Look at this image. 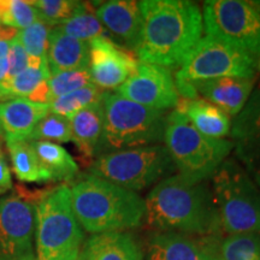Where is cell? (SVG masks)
<instances>
[{
    "label": "cell",
    "mask_w": 260,
    "mask_h": 260,
    "mask_svg": "<svg viewBox=\"0 0 260 260\" xmlns=\"http://www.w3.org/2000/svg\"><path fill=\"white\" fill-rule=\"evenodd\" d=\"M144 27L139 50L141 63L181 67L204 31L199 5L188 0L139 2Z\"/></svg>",
    "instance_id": "6da1fadb"
},
{
    "label": "cell",
    "mask_w": 260,
    "mask_h": 260,
    "mask_svg": "<svg viewBox=\"0 0 260 260\" xmlns=\"http://www.w3.org/2000/svg\"><path fill=\"white\" fill-rule=\"evenodd\" d=\"M145 205L146 222L157 233L217 236L222 230L206 181L193 182L180 174L172 175L149 191Z\"/></svg>",
    "instance_id": "7a4b0ae2"
},
{
    "label": "cell",
    "mask_w": 260,
    "mask_h": 260,
    "mask_svg": "<svg viewBox=\"0 0 260 260\" xmlns=\"http://www.w3.org/2000/svg\"><path fill=\"white\" fill-rule=\"evenodd\" d=\"M70 201L81 228L93 235L133 229L146 213L138 193L89 174L70 187Z\"/></svg>",
    "instance_id": "3957f363"
},
{
    "label": "cell",
    "mask_w": 260,
    "mask_h": 260,
    "mask_svg": "<svg viewBox=\"0 0 260 260\" xmlns=\"http://www.w3.org/2000/svg\"><path fill=\"white\" fill-rule=\"evenodd\" d=\"M104 130L96 147L95 158L110 152L164 141L168 113L125 99L117 93L103 95Z\"/></svg>",
    "instance_id": "277c9868"
},
{
    "label": "cell",
    "mask_w": 260,
    "mask_h": 260,
    "mask_svg": "<svg viewBox=\"0 0 260 260\" xmlns=\"http://www.w3.org/2000/svg\"><path fill=\"white\" fill-rule=\"evenodd\" d=\"M162 142L178 174L193 182L212 177L234 148L230 140L201 134L177 110L168 113Z\"/></svg>",
    "instance_id": "5b68a950"
},
{
    "label": "cell",
    "mask_w": 260,
    "mask_h": 260,
    "mask_svg": "<svg viewBox=\"0 0 260 260\" xmlns=\"http://www.w3.org/2000/svg\"><path fill=\"white\" fill-rule=\"evenodd\" d=\"M38 260H76L83 243L67 184L50 189L35 207Z\"/></svg>",
    "instance_id": "8992f818"
},
{
    "label": "cell",
    "mask_w": 260,
    "mask_h": 260,
    "mask_svg": "<svg viewBox=\"0 0 260 260\" xmlns=\"http://www.w3.org/2000/svg\"><path fill=\"white\" fill-rule=\"evenodd\" d=\"M222 229L229 235L260 233V188L235 159H225L212 177Z\"/></svg>",
    "instance_id": "52a82bcc"
},
{
    "label": "cell",
    "mask_w": 260,
    "mask_h": 260,
    "mask_svg": "<svg viewBox=\"0 0 260 260\" xmlns=\"http://www.w3.org/2000/svg\"><path fill=\"white\" fill-rule=\"evenodd\" d=\"M175 171L176 167L161 144L110 152L96 157L88 167L89 175L135 193L158 184Z\"/></svg>",
    "instance_id": "ba28073f"
},
{
    "label": "cell",
    "mask_w": 260,
    "mask_h": 260,
    "mask_svg": "<svg viewBox=\"0 0 260 260\" xmlns=\"http://www.w3.org/2000/svg\"><path fill=\"white\" fill-rule=\"evenodd\" d=\"M258 61L252 54L207 35L200 39L182 61L175 82H197L220 77L254 79Z\"/></svg>",
    "instance_id": "9c48e42d"
},
{
    "label": "cell",
    "mask_w": 260,
    "mask_h": 260,
    "mask_svg": "<svg viewBox=\"0 0 260 260\" xmlns=\"http://www.w3.org/2000/svg\"><path fill=\"white\" fill-rule=\"evenodd\" d=\"M203 21L209 37L260 59V15L248 2H205Z\"/></svg>",
    "instance_id": "30bf717a"
},
{
    "label": "cell",
    "mask_w": 260,
    "mask_h": 260,
    "mask_svg": "<svg viewBox=\"0 0 260 260\" xmlns=\"http://www.w3.org/2000/svg\"><path fill=\"white\" fill-rule=\"evenodd\" d=\"M35 204L19 194L0 198V260H32Z\"/></svg>",
    "instance_id": "8fae6325"
},
{
    "label": "cell",
    "mask_w": 260,
    "mask_h": 260,
    "mask_svg": "<svg viewBox=\"0 0 260 260\" xmlns=\"http://www.w3.org/2000/svg\"><path fill=\"white\" fill-rule=\"evenodd\" d=\"M116 90L125 99L160 111L175 109L180 102L174 76L161 65L140 63L136 73Z\"/></svg>",
    "instance_id": "7c38bea8"
},
{
    "label": "cell",
    "mask_w": 260,
    "mask_h": 260,
    "mask_svg": "<svg viewBox=\"0 0 260 260\" xmlns=\"http://www.w3.org/2000/svg\"><path fill=\"white\" fill-rule=\"evenodd\" d=\"M138 67V60L110 38H96L89 42V71L98 88H119Z\"/></svg>",
    "instance_id": "4fadbf2b"
},
{
    "label": "cell",
    "mask_w": 260,
    "mask_h": 260,
    "mask_svg": "<svg viewBox=\"0 0 260 260\" xmlns=\"http://www.w3.org/2000/svg\"><path fill=\"white\" fill-rule=\"evenodd\" d=\"M237 159L260 188V88L252 92L230 129Z\"/></svg>",
    "instance_id": "5bb4252c"
},
{
    "label": "cell",
    "mask_w": 260,
    "mask_h": 260,
    "mask_svg": "<svg viewBox=\"0 0 260 260\" xmlns=\"http://www.w3.org/2000/svg\"><path fill=\"white\" fill-rule=\"evenodd\" d=\"M218 236L154 233L148 242V260H220Z\"/></svg>",
    "instance_id": "9a60e30c"
},
{
    "label": "cell",
    "mask_w": 260,
    "mask_h": 260,
    "mask_svg": "<svg viewBox=\"0 0 260 260\" xmlns=\"http://www.w3.org/2000/svg\"><path fill=\"white\" fill-rule=\"evenodd\" d=\"M95 16L113 37L130 51L139 50L142 39V19L139 2L111 0L96 9Z\"/></svg>",
    "instance_id": "2e32d148"
},
{
    "label": "cell",
    "mask_w": 260,
    "mask_h": 260,
    "mask_svg": "<svg viewBox=\"0 0 260 260\" xmlns=\"http://www.w3.org/2000/svg\"><path fill=\"white\" fill-rule=\"evenodd\" d=\"M197 96L218 106L229 116H237L249 99L254 86V79H220L188 82Z\"/></svg>",
    "instance_id": "e0dca14e"
},
{
    "label": "cell",
    "mask_w": 260,
    "mask_h": 260,
    "mask_svg": "<svg viewBox=\"0 0 260 260\" xmlns=\"http://www.w3.org/2000/svg\"><path fill=\"white\" fill-rule=\"evenodd\" d=\"M50 113V105L29 102L25 98L0 102V124L5 140H28L38 123Z\"/></svg>",
    "instance_id": "ac0fdd59"
},
{
    "label": "cell",
    "mask_w": 260,
    "mask_h": 260,
    "mask_svg": "<svg viewBox=\"0 0 260 260\" xmlns=\"http://www.w3.org/2000/svg\"><path fill=\"white\" fill-rule=\"evenodd\" d=\"M81 260H144V251L132 234L112 232L95 234L84 242Z\"/></svg>",
    "instance_id": "d6986e66"
},
{
    "label": "cell",
    "mask_w": 260,
    "mask_h": 260,
    "mask_svg": "<svg viewBox=\"0 0 260 260\" xmlns=\"http://www.w3.org/2000/svg\"><path fill=\"white\" fill-rule=\"evenodd\" d=\"M46 60L51 76L58 73L89 68V42L64 34L58 27L48 35Z\"/></svg>",
    "instance_id": "ffe728a7"
},
{
    "label": "cell",
    "mask_w": 260,
    "mask_h": 260,
    "mask_svg": "<svg viewBox=\"0 0 260 260\" xmlns=\"http://www.w3.org/2000/svg\"><path fill=\"white\" fill-rule=\"evenodd\" d=\"M71 141L76 145L83 160H94L104 130L103 102L93 104L69 118Z\"/></svg>",
    "instance_id": "44dd1931"
},
{
    "label": "cell",
    "mask_w": 260,
    "mask_h": 260,
    "mask_svg": "<svg viewBox=\"0 0 260 260\" xmlns=\"http://www.w3.org/2000/svg\"><path fill=\"white\" fill-rule=\"evenodd\" d=\"M175 110L184 113L193 126L201 134L214 139H223L230 133V116L207 100L180 99Z\"/></svg>",
    "instance_id": "7402d4cb"
},
{
    "label": "cell",
    "mask_w": 260,
    "mask_h": 260,
    "mask_svg": "<svg viewBox=\"0 0 260 260\" xmlns=\"http://www.w3.org/2000/svg\"><path fill=\"white\" fill-rule=\"evenodd\" d=\"M30 142L51 181H70L79 174V165L60 145L47 141Z\"/></svg>",
    "instance_id": "603a6c76"
},
{
    "label": "cell",
    "mask_w": 260,
    "mask_h": 260,
    "mask_svg": "<svg viewBox=\"0 0 260 260\" xmlns=\"http://www.w3.org/2000/svg\"><path fill=\"white\" fill-rule=\"evenodd\" d=\"M6 145L11 158L12 170L18 181L27 183L51 181L47 172L40 165L38 155L29 140H8Z\"/></svg>",
    "instance_id": "cb8c5ba5"
},
{
    "label": "cell",
    "mask_w": 260,
    "mask_h": 260,
    "mask_svg": "<svg viewBox=\"0 0 260 260\" xmlns=\"http://www.w3.org/2000/svg\"><path fill=\"white\" fill-rule=\"evenodd\" d=\"M57 27L64 34L84 42H90L96 38H109L106 35L105 28L95 14L89 12L87 6L82 3L69 19Z\"/></svg>",
    "instance_id": "d4e9b609"
},
{
    "label": "cell",
    "mask_w": 260,
    "mask_h": 260,
    "mask_svg": "<svg viewBox=\"0 0 260 260\" xmlns=\"http://www.w3.org/2000/svg\"><path fill=\"white\" fill-rule=\"evenodd\" d=\"M104 90L98 88L95 84L83 87L69 94L56 98L50 103V112L70 118L75 113L86 109L93 104L100 103L103 100Z\"/></svg>",
    "instance_id": "484cf974"
},
{
    "label": "cell",
    "mask_w": 260,
    "mask_h": 260,
    "mask_svg": "<svg viewBox=\"0 0 260 260\" xmlns=\"http://www.w3.org/2000/svg\"><path fill=\"white\" fill-rule=\"evenodd\" d=\"M47 64L28 65L17 76L2 86V94L5 100L14 98H27L42 81L50 79Z\"/></svg>",
    "instance_id": "4316f807"
},
{
    "label": "cell",
    "mask_w": 260,
    "mask_h": 260,
    "mask_svg": "<svg viewBox=\"0 0 260 260\" xmlns=\"http://www.w3.org/2000/svg\"><path fill=\"white\" fill-rule=\"evenodd\" d=\"M220 260H260V233L229 235L219 243Z\"/></svg>",
    "instance_id": "83f0119b"
},
{
    "label": "cell",
    "mask_w": 260,
    "mask_h": 260,
    "mask_svg": "<svg viewBox=\"0 0 260 260\" xmlns=\"http://www.w3.org/2000/svg\"><path fill=\"white\" fill-rule=\"evenodd\" d=\"M39 19L40 17L31 2L0 0V24L22 30Z\"/></svg>",
    "instance_id": "f1b7e54d"
},
{
    "label": "cell",
    "mask_w": 260,
    "mask_h": 260,
    "mask_svg": "<svg viewBox=\"0 0 260 260\" xmlns=\"http://www.w3.org/2000/svg\"><path fill=\"white\" fill-rule=\"evenodd\" d=\"M29 141H47L53 144H67L71 141L70 121L67 117L48 113L29 136Z\"/></svg>",
    "instance_id": "f546056e"
},
{
    "label": "cell",
    "mask_w": 260,
    "mask_h": 260,
    "mask_svg": "<svg viewBox=\"0 0 260 260\" xmlns=\"http://www.w3.org/2000/svg\"><path fill=\"white\" fill-rule=\"evenodd\" d=\"M31 3L41 21L52 28L69 19L81 5L80 2L74 0H38Z\"/></svg>",
    "instance_id": "4dcf8cb0"
},
{
    "label": "cell",
    "mask_w": 260,
    "mask_h": 260,
    "mask_svg": "<svg viewBox=\"0 0 260 260\" xmlns=\"http://www.w3.org/2000/svg\"><path fill=\"white\" fill-rule=\"evenodd\" d=\"M92 76H90L89 68L87 69L69 70L52 75L48 79L50 84L52 100L59 98L65 94H69L75 90L83 88V87L92 84Z\"/></svg>",
    "instance_id": "1f68e13d"
},
{
    "label": "cell",
    "mask_w": 260,
    "mask_h": 260,
    "mask_svg": "<svg viewBox=\"0 0 260 260\" xmlns=\"http://www.w3.org/2000/svg\"><path fill=\"white\" fill-rule=\"evenodd\" d=\"M51 29L52 27L39 19L28 28L18 30L17 37L28 57L46 58L47 41Z\"/></svg>",
    "instance_id": "d6a6232c"
},
{
    "label": "cell",
    "mask_w": 260,
    "mask_h": 260,
    "mask_svg": "<svg viewBox=\"0 0 260 260\" xmlns=\"http://www.w3.org/2000/svg\"><path fill=\"white\" fill-rule=\"evenodd\" d=\"M8 63L9 69L8 74H6L4 83L9 82L10 80L14 79L15 76H17L19 73H22V71L28 67V54L23 46H22L17 35H16L11 41H9Z\"/></svg>",
    "instance_id": "836d02e7"
},
{
    "label": "cell",
    "mask_w": 260,
    "mask_h": 260,
    "mask_svg": "<svg viewBox=\"0 0 260 260\" xmlns=\"http://www.w3.org/2000/svg\"><path fill=\"white\" fill-rule=\"evenodd\" d=\"M29 102L37 103V104H47L50 105L52 102V95H51V89L50 84H48V80L42 81L39 86L35 88L29 95L25 98Z\"/></svg>",
    "instance_id": "e575fe53"
},
{
    "label": "cell",
    "mask_w": 260,
    "mask_h": 260,
    "mask_svg": "<svg viewBox=\"0 0 260 260\" xmlns=\"http://www.w3.org/2000/svg\"><path fill=\"white\" fill-rule=\"evenodd\" d=\"M12 188V178L6 157L0 147V195L6 193Z\"/></svg>",
    "instance_id": "d590c367"
},
{
    "label": "cell",
    "mask_w": 260,
    "mask_h": 260,
    "mask_svg": "<svg viewBox=\"0 0 260 260\" xmlns=\"http://www.w3.org/2000/svg\"><path fill=\"white\" fill-rule=\"evenodd\" d=\"M8 54H9V42L0 40V102H4V98L2 94V86L4 83L6 74H8L9 63H8Z\"/></svg>",
    "instance_id": "8d00e7d4"
},
{
    "label": "cell",
    "mask_w": 260,
    "mask_h": 260,
    "mask_svg": "<svg viewBox=\"0 0 260 260\" xmlns=\"http://www.w3.org/2000/svg\"><path fill=\"white\" fill-rule=\"evenodd\" d=\"M5 141V134L4 130L2 128V124H0V147H2V144Z\"/></svg>",
    "instance_id": "74e56055"
},
{
    "label": "cell",
    "mask_w": 260,
    "mask_h": 260,
    "mask_svg": "<svg viewBox=\"0 0 260 260\" xmlns=\"http://www.w3.org/2000/svg\"><path fill=\"white\" fill-rule=\"evenodd\" d=\"M258 67H259V69H260V59H259V61H258Z\"/></svg>",
    "instance_id": "f35d334b"
},
{
    "label": "cell",
    "mask_w": 260,
    "mask_h": 260,
    "mask_svg": "<svg viewBox=\"0 0 260 260\" xmlns=\"http://www.w3.org/2000/svg\"><path fill=\"white\" fill-rule=\"evenodd\" d=\"M76 260H81V259H80V258H77V259H76Z\"/></svg>",
    "instance_id": "ab89813d"
}]
</instances>
